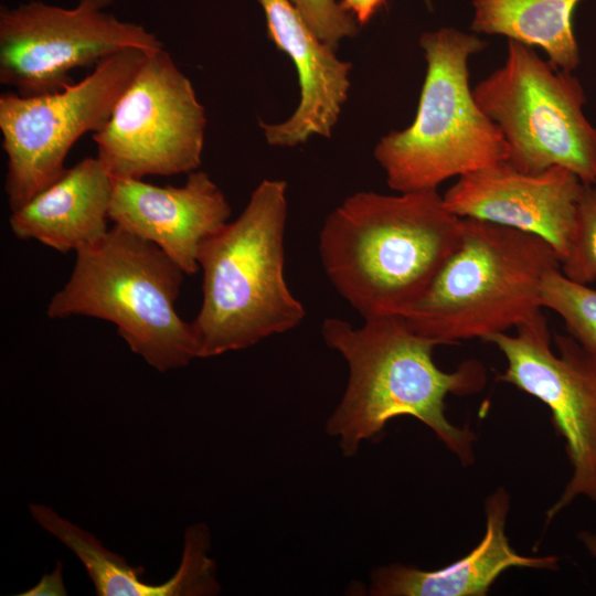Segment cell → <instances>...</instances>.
<instances>
[{"mask_svg": "<svg viewBox=\"0 0 596 596\" xmlns=\"http://www.w3.org/2000/svg\"><path fill=\"white\" fill-rule=\"evenodd\" d=\"M578 541L582 543L586 552L596 560V530H584L578 534Z\"/></svg>", "mask_w": 596, "mask_h": 596, "instance_id": "obj_24", "label": "cell"}, {"mask_svg": "<svg viewBox=\"0 0 596 596\" xmlns=\"http://www.w3.org/2000/svg\"><path fill=\"white\" fill-rule=\"evenodd\" d=\"M270 40L294 63L300 99L277 124L260 121L266 141L296 147L311 136L330 138L350 89L351 64L340 60L309 28L290 0H259Z\"/></svg>", "mask_w": 596, "mask_h": 596, "instance_id": "obj_14", "label": "cell"}, {"mask_svg": "<svg viewBox=\"0 0 596 596\" xmlns=\"http://www.w3.org/2000/svg\"><path fill=\"white\" fill-rule=\"evenodd\" d=\"M583 188L582 180L566 168L554 166L531 174L504 161L460 175L443 198L458 217L542 237L562 263L573 243Z\"/></svg>", "mask_w": 596, "mask_h": 596, "instance_id": "obj_12", "label": "cell"}, {"mask_svg": "<svg viewBox=\"0 0 596 596\" xmlns=\"http://www.w3.org/2000/svg\"><path fill=\"white\" fill-rule=\"evenodd\" d=\"M75 254L67 283L49 302L50 318L109 321L130 350L160 372L198 358L192 324L175 310L185 274L158 246L114 225Z\"/></svg>", "mask_w": 596, "mask_h": 596, "instance_id": "obj_5", "label": "cell"}, {"mask_svg": "<svg viewBox=\"0 0 596 596\" xmlns=\"http://www.w3.org/2000/svg\"><path fill=\"white\" fill-rule=\"evenodd\" d=\"M321 336L348 365L344 393L326 425L345 457L381 434L391 419L411 416L426 425L462 466L473 464L476 435L447 418L445 398L485 387L487 375L480 362L468 360L453 372L443 371L433 358L439 343L416 333L401 315L366 318L359 328L326 318Z\"/></svg>", "mask_w": 596, "mask_h": 596, "instance_id": "obj_1", "label": "cell"}, {"mask_svg": "<svg viewBox=\"0 0 596 596\" xmlns=\"http://www.w3.org/2000/svg\"><path fill=\"white\" fill-rule=\"evenodd\" d=\"M560 266L552 246L538 235L461 219L457 248L401 316L439 345L483 341L539 317L543 278Z\"/></svg>", "mask_w": 596, "mask_h": 596, "instance_id": "obj_4", "label": "cell"}, {"mask_svg": "<svg viewBox=\"0 0 596 596\" xmlns=\"http://www.w3.org/2000/svg\"><path fill=\"white\" fill-rule=\"evenodd\" d=\"M568 279L587 285L596 280V188L584 184L568 256L561 263Z\"/></svg>", "mask_w": 596, "mask_h": 596, "instance_id": "obj_20", "label": "cell"}, {"mask_svg": "<svg viewBox=\"0 0 596 596\" xmlns=\"http://www.w3.org/2000/svg\"><path fill=\"white\" fill-rule=\"evenodd\" d=\"M313 33L336 50L339 42L358 32L355 18L336 0H290Z\"/></svg>", "mask_w": 596, "mask_h": 596, "instance_id": "obj_21", "label": "cell"}, {"mask_svg": "<svg viewBox=\"0 0 596 596\" xmlns=\"http://www.w3.org/2000/svg\"><path fill=\"white\" fill-rule=\"evenodd\" d=\"M472 93L502 132L510 166L531 174L558 166L584 184L596 183V127L584 114L586 96L572 72L508 40L503 66Z\"/></svg>", "mask_w": 596, "mask_h": 596, "instance_id": "obj_7", "label": "cell"}, {"mask_svg": "<svg viewBox=\"0 0 596 596\" xmlns=\"http://www.w3.org/2000/svg\"><path fill=\"white\" fill-rule=\"evenodd\" d=\"M205 109L163 49L147 52L106 125L94 134L113 178L191 173L202 163Z\"/></svg>", "mask_w": 596, "mask_h": 596, "instance_id": "obj_9", "label": "cell"}, {"mask_svg": "<svg viewBox=\"0 0 596 596\" xmlns=\"http://www.w3.org/2000/svg\"><path fill=\"white\" fill-rule=\"evenodd\" d=\"M29 510L44 530L79 558L98 596H211L221 592L216 564L209 555L211 535L204 523L187 529L182 558L173 576L162 584L152 585L140 579L143 567L131 566L51 507L31 503Z\"/></svg>", "mask_w": 596, "mask_h": 596, "instance_id": "obj_16", "label": "cell"}, {"mask_svg": "<svg viewBox=\"0 0 596 596\" xmlns=\"http://www.w3.org/2000/svg\"><path fill=\"white\" fill-rule=\"evenodd\" d=\"M146 53L128 49L114 54L82 81L55 93L1 94L0 130L8 158L4 190L11 211L55 182L66 170L73 145L106 125Z\"/></svg>", "mask_w": 596, "mask_h": 596, "instance_id": "obj_8", "label": "cell"}, {"mask_svg": "<svg viewBox=\"0 0 596 596\" xmlns=\"http://www.w3.org/2000/svg\"><path fill=\"white\" fill-rule=\"evenodd\" d=\"M230 216L225 194L203 171L189 173L182 187L113 178L109 220L158 246L185 275L198 272L202 242Z\"/></svg>", "mask_w": 596, "mask_h": 596, "instance_id": "obj_13", "label": "cell"}, {"mask_svg": "<svg viewBox=\"0 0 596 596\" xmlns=\"http://www.w3.org/2000/svg\"><path fill=\"white\" fill-rule=\"evenodd\" d=\"M425 2H426L428 6H430V0H425Z\"/></svg>", "mask_w": 596, "mask_h": 596, "instance_id": "obj_25", "label": "cell"}, {"mask_svg": "<svg viewBox=\"0 0 596 596\" xmlns=\"http://www.w3.org/2000/svg\"><path fill=\"white\" fill-rule=\"evenodd\" d=\"M62 570V562L58 561L50 574H44L36 585L18 596H66Z\"/></svg>", "mask_w": 596, "mask_h": 596, "instance_id": "obj_22", "label": "cell"}, {"mask_svg": "<svg viewBox=\"0 0 596 596\" xmlns=\"http://www.w3.org/2000/svg\"><path fill=\"white\" fill-rule=\"evenodd\" d=\"M114 0H81L73 9L32 1L0 11V83L22 96L62 91L74 68L97 65L128 49L152 52L162 43L142 25L105 9Z\"/></svg>", "mask_w": 596, "mask_h": 596, "instance_id": "obj_11", "label": "cell"}, {"mask_svg": "<svg viewBox=\"0 0 596 596\" xmlns=\"http://www.w3.org/2000/svg\"><path fill=\"white\" fill-rule=\"evenodd\" d=\"M111 193L113 178L99 159L85 158L12 211L10 228L20 240L76 253L108 232Z\"/></svg>", "mask_w": 596, "mask_h": 596, "instance_id": "obj_17", "label": "cell"}, {"mask_svg": "<svg viewBox=\"0 0 596 596\" xmlns=\"http://www.w3.org/2000/svg\"><path fill=\"white\" fill-rule=\"evenodd\" d=\"M510 494L498 487L485 501L486 530L480 542L464 557L437 570L389 564L370 575L371 596H486L509 568L554 571L555 555L528 556L518 553L505 532Z\"/></svg>", "mask_w": 596, "mask_h": 596, "instance_id": "obj_15", "label": "cell"}, {"mask_svg": "<svg viewBox=\"0 0 596 596\" xmlns=\"http://www.w3.org/2000/svg\"><path fill=\"white\" fill-rule=\"evenodd\" d=\"M581 0H473L471 30L541 47L549 61L573 72L579 47L573 15Z\"/></svg>", "mask_w": 596, "mask_h": 596, "instance_id": "obj_18", "label": "cell"}, {"mask_svg": "<svg viewBox=\"0 0 596 596\" xmlns=\"http://www.w3.org/2000/svg\"><path fill=\"white\" fill-rule=\"evenodd\" d=\"M541 304L564 320L572 338L596 353V289L568 279L556 268L543 278Z\"/></svg>", "mask_w": 596, "mask_h": 596, "instance_id": "obj_19", "label": "cell"}, {"mask_svg": "<svg viewBox=\"0 0 596 596\" xmlns=\"http://www.w3.org/2000/svg\"><path fill=\"white\" fill-rule=\"evenodd\" d=\"M385 2L386 0H343L341 4L360 24H365Z\"/></svg>", "mask_w": 596, "mask_h": 596, "instance_id": "obj_23", "label": "cell"}, {"mask_svg": "<svg viewBox=\"0 0 596 596\" xmlns=\"http://www.w3.org/2000/svg\"><path fill=\"white\" fill-rule=\"evenodd\" d=\"M515 330L514 336L496 333L483 342L505 358L507 368L497 381L546 405L564 440L571 476L545 512L551 522L579 498L596 502V353L560 333L554 336V353L543 313Z\"/></svg>", "mask_w": 596, "mask_h": 596, "instance_id": "obj_10", "label": "cell"}, {"mask_svg": "<svg viewBox=\"0 0 596 596\" xmlns=\"http://www.w3.org/2000/svg\"><path fill=\"white\" fill-rule=\"evenodd\" d=\"M286 189L283 180H263L237 219L202 242L203 300L191 322L198 358L246 349L304 319L284 276Z\"/></svg>", "mask_w": 596, "mask_h": 596, "instance_id": "obj_3", "label": "cell"}, {"mask_svg": "<svg viewBox=\"0 0 596 596\" xmlns=\"http://www.w3.org/2000/svg\"><path fill=\"white\" fill-rule=\"evenodd\" d=\"M461 217L437 190L359 191L324 220L319 254L339 295L363 319L404 313L457 248Z\"/></svg>", "mask_w": 596, "mask_h": 596, "instance_id": "obj_2", "label": "cell"}, {"mask_svg": "<svg viewBox=\"0 0 596 596\" xmlns=\"http://www.w3.org/2000/svg\"><path fill=\"white\" fill-rule=\"evenodd\" d=\"M419 44L427 67L416 116L374 148L387 185L398 193L437 190L449 178L508 159L502 132L480 109L469 83L468 61L486 43L441 28L423 33Z\"/></svg>", "mask_w": 596, "mask_h": 596, "instance_id": "obj_6", "label": "cell"}]
</instances>
